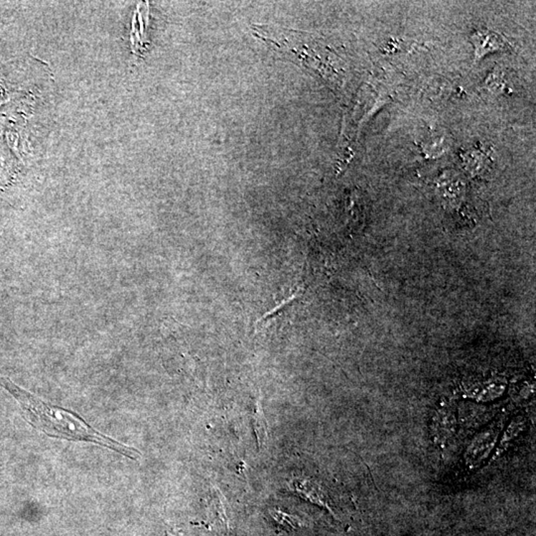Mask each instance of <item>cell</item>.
<instances>
[{
    "mask_svg": "<svg viewBox=\"0 0 536 536\" xmlns=\"http://www.w3.org/2000/svg\"><path fill=\"white\" fill-rule=\"evenodd\" d=\"M253 424L258 446H261V448L268 442V423H266V418L263 415V408H261V405H259V403L256 405L255 413H253Z\"/></svg>",
    "mask_w": 536,
    "mask_h": 536,
    "instance_id": "obj_6",
    "label": "cell"
},
{
    "mask_svg": "<svg viewBox=\"0 0 536 536\" xmlns=\"http://www.w3.org/2000/svg\"><path fill=\"white\" fill-rule=\"evenodd\" d=\"M294 487H295L297 494L303 499L321 507H328L327 502H325L324 492L320 489L318 485L309 480H305V481H296L294 482Z\"/></svg>",
    "mask_w": 536,
    "mask_h": 536,
    "instance_id": "obj_5",
    "label": "cell"
},
{
    "mask_svg": "<svg viewBox=\"0 0 536 536\" xmlns=\"http://www.w3.org/2000/svg\"><path fill=\"white\" fill-rule=\"evenodd\" d=\"M484 90L492 96L509 95L512 93L509 78L500 67H495L484 82Z\"/></svg>",
    "mask_w": 536,
    "mask_h": 536,
    "instance_id": "obj_4",
    "label": "cell"
},
{
    "mask_svg": "<svg viewBox=\"0 0 536 536\" xmlns=\"http://www.w3.org/2000/svg\"><path fill=\"white\" fill-rule=\"evenodd\" d=\"M460 161L471 174H477L487 168L492 162V151L482 144H475L459 151Z\"/></svg>",
    "mask_w": 536,
    "mask_h": 536,
    "instance_id": "obj_3",
    "label": "cell"
},
{
    "mask_svg": "<svg viewBox=\"0 0 536 536\" xmlns=\"http://www.w3.org/2000/svg\"><path fill=\"white\" fill-rule=\"evenodd\" d=\"M428 139L430 141H426L423 144V152L428 154V156H437V154H442L445 151L444 148V137L438 136H431Z\"/></svg>",
    "mask_w": 536,
    "mask_h": 536,
    "instance_id": "obj_8",
    "label": "cell"
},
{
    "mask_svg": "<svg viewBox=\"0 0 536 536\" xmlns=\"http://www.w3.org/2000/svg\"><path fill=\"white\" fill-rule=\"evenodd\" d=\"M0 385L19 403L23 418L27 423L46 435L65 440L89 442L111 449L136 461L141 458V452L136 449L96 430L77 413L46 403L9 378H0Z\"/></svg>",
    "mask_w": 536,
    "mask_h": 536,
    "instance_id": "obj_1",
    "label": "cell"
},
{
    "mask_svg": "<svg viewBox=\"0 0 536 536\" xmlns=\"http://www.w3.org/2000/svg\"><path fill=\"white\" fill-rule=\"evenodd\" d=\"M271 515L275 522H278V527L283 528L286 532H290V530H296V528L301 527V522L296 517L293 515H287L285 512H282L281 510H271Z\"/></svg>",
    "mask_w": 536,
    "mask_h": 536,
    "instance_id": "obj_7",
    "label": "cell"
},
{
    "mask_svg": "<svg viewBox=\"0 0 536 536\" xmlns=\"http://www.w3.org/2000/svg\"><path fill=\"white\" fill-rule=\"evenodd\" d=\"M471 42L474 47V62H480L482 58L492 53L505 52L510 50L509 40L494 31V30L477 29L471 34Z\"/></svg>",
    "mask_w": 536,
    "mask_h": 536,
    "instance_id": "obj_2",
    "label": "cell"
}]
</instances>
